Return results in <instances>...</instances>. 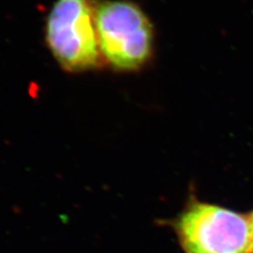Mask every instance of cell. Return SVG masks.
<instances>
[{
	"label": "cell",
	"mask_w": 253,
	"mask_h": 253,
	"mask_svg": "<svg viewBox=\"0 0 253 253\" xmlns=\"http://www.w3.org/2000/svg\"><path fill=\"white\" fill-rule=\"evenodd\" d=\"M94 22L101 56L111 68L134 72L154 54V29L140 7L126 0L95 1Z\"/></svg>",
	"instance_id": "cell-2"
},
{
	"label": "cell",
	"mask_w": 253,
	"mask_h": 253,
	"mask_svg": "<svg viewBox=\"0 0 253 253\" xmlns=\"http://www.w3.org/2000/svg\"><path fill=\"white\" fill-rule=\"evenodd\" d=\"M45 37L53 56L69 72L98 68L104 59L90 0H57L46 20Z\"/></svg>",
	"instance_id": "cell-3"
},
{
	"label": "cell",
	"mask_w": 253,
	"mask_h": 253,
	"mask_svg": "<svg viewBox=\"0 0 253 253\" xmlns=\"http://www.w3.org/2000/svg\"><path fill=\"white\" fill-rule=\"evenodd\" d=\"M168 225L184 253H252L248 214L201 201L193 193Z\"/></svg>",
	"instance_id": "cell-1"
},
{
	"label": "cell",
	"mask_w": 253,
	"mask_h": 253,
	"mask_svg": "<svg viewBox=\"0 0 253 253\" xmlns=\"http://www.w3.org/2000/svg\"><path fill=\"white\" fill-rule=\"evenodd\" d=\"M249 217V223H250V230H251V239H252V253H253V210L248 214Z\"/></svg>",
	"instance_id": "cell-4"
}]
</instances>
